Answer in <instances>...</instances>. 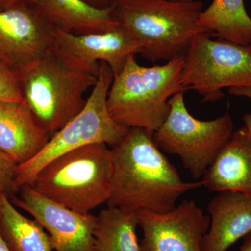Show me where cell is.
I'll use <instances>...</instances> for the list:
<instances>
[{"label": "cell", "mask_w": 251, "mask_h": 251, "mask_svg": "<svg viewBox=\"0 0 251 251\" xmlns=\"http://www.w3.org/2000/svg\"><path fill=\"white\" fill-rule=\"evenodd\" d=\"M112 153L108 206L135 212H168L183 194L202 186L201 181H183L150 130L128 128L112 147Z\"/></svg>", "instance_id": "1"}, {"label": "cell", "mask_w": 251, "mask_h": 251, "mask_svg": "<svg viewBox=\"0 0 251 251\" xmlns=\"http://www.w3.org/2000/svg\"><path fill=\"white\" fill-rule=\"evenodd\" d=\"M203 3L198 0H117L112 17L141 46L153 62L184 56L195 36L211 33L198 25Z\"/></svg>", "instance_id": "2"}, {"label": "cell", "mask_w": 251, "mask_h": 251, "mask_svg": "<svg viewBox=\"0 0 251 251\" xmlns=\"http://www.w3.org/2000/svg\"><path fill=\"white\" fill-rule=\"evenodd\" d=\"M184 56H180L163 65L147 67L130 55L109 90L107 105L112 118L126 128L158 130L169 113L170 99L184 92Z\"/></svg>", "instance_id": "3"}, {"label": "cell", "mask_w": 251, "mask_h": 251, "mask_svg": "<svg viewBox=\"0 0 251 251\" xmlns=\"http://www.w3.org/2000/svg\"><path fill=\"white\" fill-rule=\"evenodd\" d=\"M112 171V150L106 144H91L50 162L31 186L67 209L90 214L108 202Z\"/></svg>", "instance_id": "4"}, {"label": "cell", "mask_w": 251, "mask_h": 251, "mask_svg": "<svg viewBox=\"0 0 251 251\" xmlns=\"http://www.w3.org/2000/svg\"><path fill=\"white\" fill-rule=\"evenodd\" d=\"M18 74L26 103L50 138L82 111L98 78L68 67L51 51Z\"/></svg>", "instance_id": "5"}, {"label": "cell", "mask_w": 251, "mask_h": 251, "mask_svg": "<svg viewBox=\"0 0 251 251\" xmlns=\"http://www.w3.org/2000/svg\"><path fill=\"white\" fill-rule=\"evenodd\" d=\"M114 79L111 68L100 62L98 78L82 111L50 138L29 161L18 165L15 183L18 188L33 184L41 170L64 153L95 143L114 147L128 128L119 125L109 113L107 99Z\"/></svg>", "instance_id": "6"}, {"label": "cell", "mask_w": 251, "mask_h": 251, "mask_svg": "<svg viewBox=\"0 0 251 251\" xmlns=\"http://www.w3.org/2000/svg\"><path fill=\"white\" fill-rule=\"evenodd\" d=\"M210 33L195 36L184 55L181 84L204 103L224 97L223 90L251 86V43L241 45Z\"/></svg>", "instance_id": "7"}, {"label": "cell", "mask_w": 251, "mask_h": 251, "mask_svg": "<svg viewBox=\"0 0 251 251\" xmlns=\"http://www.w3.org/2000/svg\"><path fill=\"white\" fill-rule=\"evenodd\" d=\"M184 93L170 99L169 113L153 132V139L162 151L179 156L184 168L198 179L233 135V122L228 112L209 121L195 118L186 108Z\"/></svg>", "instance_id": "8"}, {"label": "cell", "mask_w": 251, "mask_h": 251, "mask_svg": "<svg viewBox=\"0 0 251 251\" xmlns=\"http://www.w3.org/2000/svg\"><path fill=\"white\" fill-rule=\"evenodd\" d=\"M141 50L138 41L121 25L108 32L85 35L55 29L50 50L68 67L97 77L100 62L107 63L115 76L128 57Z\"/></svg>", "instance_id": "9"}, {"label": "cell", "mask_w": 251, "mask_h": 251, "mask_svg": "<svg viewBox=\"0 0 251 251\" xmlns=\"http://www.w3.org/2000/svg\"><path fill=\"white\" fill-rule=\"evenodd\" d=\"M140 251H202L210 217L193 200L185 199L165 213L140 211Z\"/></svg>", "instance_id": "10"}, {"label": "cell", "mask_w": 251, "mask_h": 251, "mask_svg": "<svg viewBox=\"0 0 251 251\" xmlns=\"http://www.w3.org/2000/svg\"><path fill=\"white\" fill-rule=\"evenodd\" d=\"M27 211L49 234L54 251H94L96 216L67 209L38 193L30 185L10 199Z\"/></svg>", "instance_id": "11"}, {"label": "cell", "mask_w": 251, "mask_h": 251, "mask_svg": "<svg viewBox=\"0 0 251 251\" xmlns=\"http://www.w3.org/2000/svg\"><path fill=\"white\" fill-rule=\"evenodd\" d=\"M54 32L34 3L0 9V60L19 72L50 51Z\"/></svg>", "instance_id": "12"}, {"label": "cell", "mask_w": 251, "mask_h": 251, "mask_svg": "<svg viewBox=\"0 0 251 251\" xmlns=\"http://www.w3.org/2000/svg\"><path fill=\"white\" fill-rule=\"evenodd\" d=\"M201 182L211 192L235 191L251 199V136L245 127L220 150Z\"/></svg>", "instance_id": "13"}, {"label": "cell", "mask_w": 251, "mask_h": 251, "mask_svg": "<svg viewBox=\"0 0 251 251\" xmlns=\"http://www.w3.org/2000/svg\"><path fill=\"white\" fill-rule=\"evenodd\" d=\"M210 217L202 251H226L251 233V199L235 191H222L207 206Z\"/></svg>", "instance_id": "14"}, {"label": "cell", "mask_w": 251, "mask_h": 251, "mask_svg": "<svg viewBox=\"0 0 251 251\" xmlns=\"http://www.w3.org/2000/svg\"><path fill=\"white\" fill-rule=\"evenodd\" d=\"M49 140L27 103L0 100V150L18 165L36 156Z\"/></svg>", "instance_id": "15"}, {"label": "cell", "mask_w": 251, "mask_h": 251, "mask_svg": "<svg viewBox=\"0 0 251 251\" xmlns=\"http://www.w3.org/2000/svg\"><path fill=\"white\" fill-rule=\"evenodd\" d=\"M33 3L54 29L64 32L85 35L120 27L111 9H96L82 0H34Z\"/></svg>", "instance_id": "16"}, {"label": "cell", "mask_w": 251, "mask_h": 251, "mask_svg": "<svg viewBox=\"0 0 251 251\" xmlns=\"http://www.w3.org/2000/svg\"><path fill=\"white\" fill-rule=\"evenodd\" d=\"M0 232L10 251H54L44 227L36 220L21 214L1 191Z\"/></svg>", "instance_id": "17"}, {"label": "cell", "mask_w": 251, "mask_h": 251, "mask_svg": "<svg viewBox=\"0 0 251 251\" xmlns=\"http://www.w3.org/2000/svg\"><path fill=\"white\" fill-rule=\"evenodd\" d=\"M198 24L216 38L241 45L251 43V18L244 0H213L200 14Z\"/></svg>", "instance_id": "18"}, {"label": "cell", "mask_w": 251, "mask_h": 251, "mask_svg": "<svg viewBox=\"0 0 251 251\" xmlns=\"http://www.w3.org/2000/svg\"><path fill=\"white\" fill-rule=\"evenodd\" d=\"M138 212L108 206L96 216L94 251H140Z\"/></svg>", "instance_id": "19"}, {"label": "cell", "mask_w": 251, "mask_h": 251, "mask_svg": "<svg viewBox=\"0 0 251 251\" xmlns=\"http://www.w3.org/2000/svg\"><path fill=\"white\" fill-rule=\"evenodd\" d=\"M0 100L26 103L18 72L0 60Z\"/></svg>", "instance_id": "20"}, {"label": "cell", "mask_w": 251, "mask_h": 251, "mask_svg": "<svg viewBox=\"0 0 251 251\" xmlns=\"http://www.w3.org/2000/svg\"><path fill=\"white\" fill-rule=\"evenodd\" d=\"M18 164L0 150V191L10 199L18 194L19 188L15 183Z\"/></svg>", "instance_id": "21"}, {"label": "cell", "mask_w": 251, "mask_h": 251, "mask_svg": "<svg viewBox=\"0 0 251 251\" xmlns=\"http://www.w3.org/2000/svg\"><path fill=\"white\" fill-rule=\"evenodd\" d=\"M229 94L235 96H242L251 100V86L248 87H232L227 90ZM244 122V127L247 128L248 133L251 136V114H247L243 117Z\"/></svg>", "instance_id": "22"}, {"label": "cell", "mask_w": 251, "mask_h": 251, "mask_svg": "<svg viewBox=\"0 0 251 251\" xmlns=\"http://www.w3.org/2000/svg\"><path fill=\"white\" fill-rule=\"evenodd\" d=\"M92 7L98 9H110L117 0H82Z\"/></svg>", "instance_id": "23"}, {"label": "cell", "mask_w": 251, "mask_h": 251, "mask_svg": "<svg viewBox=\"0 0 251 251\" xmlns=\"http://www.w3.org/2000/svg\"><path fill=\"white\" fill-rule=\"evenodd\" d=\"M34 0H0V9H10L15 6L29 4Z\"/></svg>", "instance_id": "24"}, {"label": "cell", "mask_w": 251, "mask_h": 251, "mask_svg": "<svg viewBox=\"0 0 251 251\" xmlns=\"http://www.w3.org/2000/svg\"><path fill=\"white\" fill-rule=\"evenodd\" d=\"M239 251H251V233L244 237V243Z\"/></svg>", "instance_id": "25"}, {"label": "cell", "mask_w": 251, "mask_h": 251, "mask_svg": "<svg viewBox=\"0 0 251 251\" xmlns=\"http://www.w3.org/2000/svg\"><path fill=\"white\" fill-rule=\"evenodd\" d=\"M0 251H10L7 244H6L4 238L1 235V232H0Z\"/></svg>", "instance_id": "26"}, {"label": "cell", "mask_w": 251, "mask_h": 251, "mask_svg": "<svg viewBox=\"0 0 251 251\" xmlns=\"http://www.w3.org/2000/svg\"><path fill=\"white\" fill-rule=\"evenodd\" d=\"M173 1H193V0H173Z\"/></svg>", "instance_id": "27"}]
</instances>
